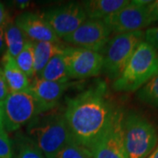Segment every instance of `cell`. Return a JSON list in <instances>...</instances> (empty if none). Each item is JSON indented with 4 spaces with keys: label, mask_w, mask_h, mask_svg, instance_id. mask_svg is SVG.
I'll list each match as a JSON object with an SVG mask.
<instances>
[{
    "label": "cell",
    "mask_w": 158,
    "mask_h": 158,
    "mask_svg": "<svg viewBox=\"0 0 158 158\" xmlns=\"http://www.w3.org/2000/svg\"><path fill=\"white\" fill-rule=\"evenodd\" d=\"M118 110L110 99L107 85L98 81L77 96L66 98L63 113L73 141L90 153L110 128Z\"/></svg>",
    "instance_id": "cell-1"
},
{
    "label": "cell",
    "mask_w": 158,
    "mask_h": 158,
    "mask_svg": "<svg viewBox=\"0 0 158 158\" xmlns=\"http://www.w3.org/2000/svg\"><path fill=\"white\" fill-rule=\"evenodd\" d=\"M53 110L39 114L27 127V135L36 143L45 158H56L58 152L72 140L63 112Z\"/></svg>",
    "instance_id": "cell-2"
},
{
    "label": "cell",
    "mask_w": 158,
    "mask_h": 158,
    "mask_svg": "<svg viewBox=\"0 0 158 158\" xmlns=\"http://www.w3.org/2000/svg\"><path fill=\"white\" fill-rule=\"evenodd\" d=\"M158 75V52L145 40L134 52L121 75L114 80L116 91L132 92L141 89Z\"/></svg>",
    "instance_id": "cell-3"
},
{
    "label": "cell",
    "mask_w": 158,
    "mask_h": 158,
    "mask_svg": "<svg viewBox=\"0 0 158 158\" xmlns=\"http://www.w3.org/2000/svg\"><path fill=\"white\" fill-rule=\"evenodd\" d=\"M123 138L127 158H147L157 144V129L143 115L130 112L123 119Z\"/></svg>",
    "instance_id": "cell-4"
},
{
    "label": "cell",
    "mask_w": 158,
    "mask_h": 158,
    "mask_svg": "<svg viewBox=\"0 0 158 158\" xmlns=\"http://www.w3.org/2000/svg\"><path fill=\"white\" fill-rule=\"evenodd\" d=\"M143 39V31H138L115 34L109 40L103 55L102 70L105 75L113 80L118 78Z\"/></svg>",
    "instance_id": "cell-5"
},
{
    "label": "cell",
    "mask_w": 158,
    "mask_h": 158,
    "mask_svg": "<svg viewBox=\"0 0 158 158\" xmlns=\"http://www.w3.org/2000/svg\"><path fill=\"white\" fill-rule=\"evenodd\" d=\"M43 109L29 89L11 92L3 102V123L6 132H14L27 125Z\"/></svg>",
    "instance_id": "cell-6"
},
{
    "label": "cell",
    "mask_w": 158,
    "mask_h": 158,
    "mask_svg": "<svg viewBox=\"0 0 158 158\" xmlns=\"http://www.w3.org/2000/svg\"><path fill=\"white\" fill-rule=\"evenodd\" d=\"M151 1L134 0L103 19L112 33L125 34L142 31L152 25L148 6Z\"/></svg>",
    "instance_id": "cell-7"
},
{
    "label": "cell",
    "mask_w": 158,
    "mask_h": 158,
    "mask_svg": "<svg viewBox=\"0 0 158 158\" xmlns=\"http://www.w3.org/2000/svg\"><path fill=\"white\" fill-rule=\"evenodd\" d=\"M62 56L70 79L95 77L103 68V55L100 52L68 47L63 48Z\"/></svg>",
    "instance_id": "cell-8"
},
{
    "label": "cell",
    "mask_w": 158,
    "mask_h": 158,
    "mask_svg": "<svg viewBox=\"0 0 158 158\" xmlns=\"http://www.w3.org/2000/svg\"><path fill=\"white\" fill-rule=\"evenodd\" d=\"M40 16L59 39L72 34L87 19L83 6L77 3H68L47 9Z\"/></svg>",
    "instance_id": "cell-9"
},
{
    "label": "cell",
    "mask_w": 158,
    "mask_h": 158,
    "mask_svg": "<svg viewBox=\"0 0 158 158\" xmlns=\"http://www.w3.org/2000/svg\"><path fill=\"white\" fill-rule=\"evenodd\" d=\"M111 34V29L104 20L87 19L72 34L62 40L76 48L99 52L106 48Z\"/></svg>",
    "instance_id": "cell-10"
},
{
    "label": "cell",
    "mask_w": 158,
    "mask_h": 158,
    "mask_svg": "<svg viewBox=\"0 0 158 158\" xmlns=\"http://www.w3.org/2000/svg\"><path fill=\"white\" fill-rule=\"evenodd\" d=\"M125 113L118 109L110 128L90 151L92 158H127L123 138Z\"/></svg>",
    "instance_id": "cell-11"
},
{
    "label": "cell",
    "mask_w": 158,
    "mask_h": 158,
    "mask_svg": "<svg viewBox=\"0 0 158 158\" xmlns=\"http://www.w3.org/2000/svg\"><path fill=\"white\" fill-rule=\"evenodd\" d=\"M14 23L21 30L27 40L33 42H59V38L56 34L40 15L30 11H25L16 18Z\"/></svg>",
    "instance_id": "cell-12"
},
{
    "label": "cell",
    "mask_w": 158,
    "mask_h": 158,
    "mask_svg": "<svg viewBox=\"0 0 158 158\" xmlns=\"http://www.w3.org/2000/svg\"><path fill=\"white\" fill-rule=\"evenodd\" d=\"M71 85L70 82H51L34 77L28 89L45 113L56 106L60 98Z\"/></svg>",
    "instance_id": "cell-13"
},
{
    "label": "cell",
    "mask_w": 158,
    "mask_h": 158,
    "mask_svg": "<svg viewBox=\"0 0 158 158\" xmlns=\"http://www.w3.org/2000/svg\"><path fill=\"white\" fill-rule=\"evenodd\" d=\"M128 0H88L81 5L89 19H105L128 4Z\"/></svg>",
    "instance_id": "cell-14"
},
{
    "label": "cell",
    "mask_w": 158,
    "mask_h": 158,
    "mask_svg": "<svg viewBox=\"0 0 158 158\" xmlns=\"http://www.w3.org/2000/svg\"><path fill=\"white\" fill-rule=\"evenodd\" d=\"M3 67L10 93L23 91L28 89L30 80L18 66L15 59L7 53L3 57Z\"/></svg>",
    "instance_id": "cell-15"
},
{
    "label": "cell",
    "mask_w": 158,
    "mask_h": 158,
    "mask_svg": "<svg viewBox=\"0 0 158 158\" xmlns=\"http://www.w3.org/2000/svg\"><path fill=\"white\" fill-rule=\"evenodd\" d=\"M35 77L51 82H69L70 78L67 72L66 65L62 56V52L52 57L44 69Z\"/></svg>",
    "instance_id": "cell-16"
},
{
    "label": "cell",
    "mask_w": 158,
    "mask_h": 158,
    "mask_svg": "<svg viewBox=\"0 0 158 158\" xmlns=\"http://www.w3.org/2000/svg\"><path fill=\"white\" fill-rule=\"evenodd\" d=\"M34 73L35 76L44 69L47 63L56 55L61 53L64 48L59 42L38 41L34 42Z\"/></svg>",
    "instance_id": "cell-17"
},
{
    "label": "cell",
    "mask_w": 158,
    "mask_h": 158,
    "mask_svg": "<svg viewBox=\"0 0 158 158\" xmlns=\"http://www.w3.org/2000/svg\"><path fill=\"white\" fill-rule=\"evenodd\" d=\"M12 145L13 158H45L39 147L27 135L19 133Z\"/></svg>",
    "instance_id": "cell-18"
},
{
    "label": "cell",
    "mask_w": 158,
    "mask_h": 158,
    "mask_svg": "<svg viewBox=\"0 0 158 158\" xmlns=\"http://www.w3.org/2000/svg\"><path fill=\"white\" fill-rule=\"evenodd\" d=\"M6 53L14 59L21 52L27 40L25 35L13 22H7L5 27Z\"/></svg>",
    "instance_id": "cell-19"
},
{
    "label": "cell",
    "mask_w": 158,
    "mask_h": 158,
    "mask_svg": "<svg viewBox=\"0 0 158 158\" xmlns=\"http://www.w3.org/2000/svg\"><path fill=\"white\" fill-rule=\"evenodd\" d=\"M15 61L18 66L22 70L29 80L34 79V46L33 41L27 40L21 52L19 54Z\"/></svg>",
    "instance_id": "cell-20"
},
{
    "label": "cell",
    "mask_w": 158,
    "mask_h": 158,
    "mask_svg": "<svg viewBox=\"0 0 158 158\" xmlns=\"http://www.w3.org/2000/svg\"><path fill=\"white\" fill-rule=\"evenodd\" d=\"M137 98L144 104L158 108V75L138 90Z\"/></svg>",
    "instance_id": "cell-21"
},
{
    "label": "cell",
    "mask_w": 158,
    "mask_h": 158,
    "mask_svg": "<svg viewBox=\"0 0 158 158\" xmlns=\"http://www.w3.org/2000/svg\"><path fill=\"white\" fill-rule=\"evenodd\" d=\"M56 158H92L90 153L77 142L69 141L58 152Z\"/></svg>",
    "instance_id": "cell-22"
},
{
    "label": "cell",
    "mask_w": 158,
    "mask_h": 158,
    "mask_svg": "<svg viewBox=\"0 0 158 158\" xmlns=\"http://www.w3.org/2000/svg\"><path fill=\"white\" fill-rule=\"evenodd\" d=\"M0 158H13V145L5 127H0Z\"/></svg>",
    "instance_id": "cell-23"
},
{
    "label": "cell",
    "mask_w": 158,
    "mask_h": 158,
    "mask_svg": "<svg viewBox=\"0 0 158 158\" xmlns=\"http://www.w3.org/2000/svg\"><path fill=\"white\" fill-rule=\"evenodd\" d=\"M144 39L158 52V26L147 29L144 33Z\"/></svg>",
    "instance_id": "cell-24"
},
{
    "label": "cell",
    "mask_w": 158,
    "mask_h": 158,
    "mask_svg": "<svg viewBox=\"0 0 158 158\" xmlns=\"http://www.w3.org/2000/svg\"><path fill=\"white\" fill-rule=\"evenodd\" d=\"M9 94H10V90L6 83L4 70L0 67V103L5 101Z\"/></svg>",
    "instance_id": "cell-25"
},
{
    "label": "cell",
    "mask_w": 158,
    "mask_h": 158,
    "mask_svg": "<svg viewBox=\"0 0 158 158\" xmlns=\"http://www.w3.org/2000/svg\"><path fill=\"white\" fill-rule=\"evenodd\" d=\"M148 9L152 24L158 23V0L151 1L148 6Z\"/></svg>",
    "instance_id": "cell-26"
},
{
    "label": "cell",
    "mask_w": 158,
    "mask_h": 158,
    "mask_svg": "<svg viewBox=\"0 0 158 158\" xmlns=\"http://www.w3.org/2000/svg\"><path fill=\"white\" fill-rule=\"evenodd\" d=\"M6 27V26H5ZM5 27H0V56L6 53V43L5 37Z\"/></svg>",
    "instance_id": "cell-27"
},
{
    "label": "cell",
    "mask_w": 158,
    "mask_h": 158,
    "mask_svg": "<svg viewBox=\"0 0 158 158\" xmlns=\"http://www.w3.org/2000/svg\"><path fill=\"white\" fill-rule=\"evenodd\" d=\"M7 12H6L5 6L0 3V27H5L7 24Z\"/></svg>",
    "instance_id": "cell-28"
},
{
    "label": "cell",
    "mask_w": 158,
    "mask_h": 158,
    "mask_svg": "<svg viewBox=\"0 0 158 158\" xmlns=\"http://www.w3.org/2000/svg\"><path fill=\"white\" fill-rule=\"evenodd\" d=\"M14 3H15L16 6L20 7V8H22V9L27 8L30 5V2L29 1H19V0H18V1H15Z\"/></svg>",
    "instance_id": "cell-29"
},
{
    "label": "cell",
    "mask_w": 158,
    "mask_h": 158,
    "mask_svg": "<svg viewBox=\"0 0 158 158\" xmlns=\"http://www.w3.org/2000/svg\"><path fill=\"white\" fill-rule=\"evenodd\" d=\"M0 127H4V123H3V103H0Z\"/></svg>",
    "instance_id": "cell-30"
},
{
    "label": "cell",
    "mask_w": 158,
    "mask_h": 158,
    "mask_svg": "<svg viewBox=\"0 0 158 158\" xmlns=\"http://www.w3.org/2000/svg\"><path fill=\"white\" fill-rule=\"evenodd\" d=\"M147 158H158V147L156 149H154Z\"/></svg>",
    "instance_id": "cell-31"
}]
</instances>
